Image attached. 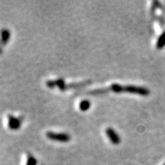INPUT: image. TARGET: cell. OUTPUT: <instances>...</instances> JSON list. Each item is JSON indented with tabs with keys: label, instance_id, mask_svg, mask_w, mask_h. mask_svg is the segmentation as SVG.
<instances>
[{
	"label": "cell",
	"instance_id": "obj_11",
	"mask_svg": "<svg viewBox=\"0 0 165 165\" xmlns=\"http://www.w3.org/2000/svg\"><path fill=\"white\" fill-rule=\"evenodd\" d=\"M36 164H37V161H36L35 158L33 156L29 155L28 158L26 165H36Z\"/></svg>",
	"mask_w": 165,
	"mask_h": 165
},
{
	"label": "cell",
	"instance_id": "obj_1",
	"mask_svg": "<svg viewBox=\"0 0 165 165\" xmlns=\"http://www.w3.org/2000/svg\"><path fill=\"white\" fill-rule=\"evenodd\" d=\"M90 83V81H84L81 82H76V83L66 84L62 79H58L57 80H49L46 82V85L49 88H54V87H58L61 90H66V89L72 88H80V87H85L87 84Z\"/></svg>",
	"mask_w": 165,
	"mask_h": 165
},
{
	"label": "cell",
	"instance_id": "obj_3",
	"mask_svg": "<svg viewBox=\"0 0 165 165\" xmlns=\"http://www.w3.org/2000/svg\"><path fill=\"white\" fill-rule=\"evenodd\" d=\"M46 136L51 140L61 142H68L70 139V135L66 133H56V132H48L46 133Z\"/></svg>",
	"mask_w": 165,
	"mask_h": 165
},
{
	"label": "cell",
	"instance_id": "obj_9",
	"mask_svg": "<svg viewBox=\"0 0 165 165\" xmlns=\"http://www.w3.org/2000/svg\"><path fill=\"white\" fill-rule=\"evenodd\" d=\"M90 107V102L88 100H83L80 102V108L82 111H87Z\"/></svg>",
	"mask_w": 165,
	"mask_h": 165
},
{
	"label": "cell",
	"instance_id": "obj_4",
	"mask_svg": "<svg viewBox=\"0 0 165 165\" xmlns=\"http://www.w3.org/2000/svg\"><path fill=\"white\" fill-rule=\"evenodd\" d=\"M106 132L108 138L111 140V142H112L113 144H118L121 142V138H120V137L118 136V134H117L112 128H108L107 129H106Z\"/></svg>",
	"mask_w": 165,
	"mask_h": 165
},
{
	"label": "cell",
	"instance_id": "obj_6",
	"mask_svg": "<svg viewBox=\"0 0 165 165\" xmlns=\"http://www.w3.org/2000/svg\"><path fill=\"white\" fill-rule=\"evenodd\" d=\"M165 46V32H164L158 39L157 41V48L161 49Z\"/></svg>",
	"mask_w": 165,
	"mask_h": 165
},
{
	"label": "cell",
	"instance_id": "obj_2",
	"mask_svg": "<svg viewBox=\"0 0 165 165\" xmlns=\"http://www.w3.org/2000/svg\"><path fill=\"white\" fill-rule=\"evenodd\" d=\"M129 92V93L138 94L141 96H148L150 93L148 89L136 86H123L122 92Z\"/></svg>",
	"mask_w": 165,
	"mask_h": 165
},
{
	"label": "cell",
	"instance_id": "obj_10",
	"mask_svg": "<svg viewBox=\"0 0 165 165\" xmlns=\"http://www.w3.org/2000/svg\"><path fill=\"white\" fill-rule=\"evenodd\" d=\"M109 91H110L109 88H106V89H95V90L90 91L89 92V94H93V95H97V94H102V93H106Z\"/></svg>",
	"mask_w": 165,
	"mask_h": 165
},
{
	"label": "cell",
	"instance_id": "obj_12",
	"mask_svg": "<svg viewBox=\"0 0 165 165\" xmlns=\"http://www.w3.org/2000/svg\"><path fill=\"white\" fill-rule=\"evenodd\" d=\"M164 165H165V164H164Z\"/></svg>",
	"mask_w": 165,
	"mask_h": 165
},
{
	"label": "cell",
	"instance_id": "obj_8",
	"mask_svg": "<svg viewBox=\"0 0 165 165\" xmlns=\"http://www.w3.org/2000/svg\"><path fill=\"white\" fill-rule=\"evenodd\" d=\"M122 87L123 86L119 85V84H112L111 87H109L110 90L113 91L115 92H122Z\"/></svg>",
	"mask_w": 165,
	"mask_h": 165
},
{
	"label": "cell",
	"instance_id": "obj_5",
	"mask_svg": "<svg viewBox=\"0 0 165 165\" xmlns=\"http://www.w3.org/2000/svg\"><path fill=\"white\" fill-rule=\"evenodd\" d=\"M21 125V120L12 116H8V127L12 130L18 129Z\"/></svg>",
	"mask_w": 165,
	"mask_h": 165
},
{
	"label": "cell",
	"instance_id": "obj_7",
	"mask_svg": "<svg viewBox=\"0 0 165 165\" xmlns=\"http://www.w3.org/2000/svg\"><path fill=\"white\" fill-rule=\"evenodd\" d=\"M1 35H2V42L4 43V44L8 42V39H9L10 38L9 31H8V29H3V30L2 31Z\"/></svg>",
	"mask_w": 165,
	"mask_h": 165
}]
</instances>
